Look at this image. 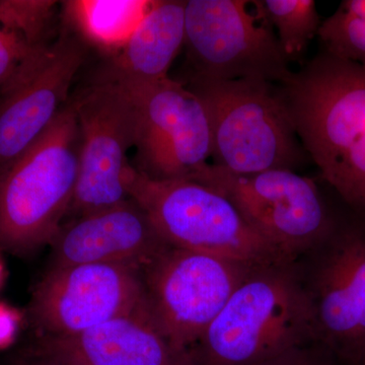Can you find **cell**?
Masks as SVG:
<instances>
[{
  "mask_svg": "<svg viewBox=\"0 0 365 365\" xmlns=\"http://www.w3.org/2000/svg\"><path fill=\"white\" fill-rule=\"evenodd\" d=\"M277 88L322 176L365 220V67L323 50Z\"/></svg>",
  "mask_w": 365,
  "mask_h": 365,
  "instance_id": "1",
  "label": "cell"
},
{
  "mask_svg": "<svg viewBox=\"0 0 365 365\" xmlns=\"http://www.w3.org/2000/svg\"><path fill=\"white\" fill-rule=\"evenodd\" d=\"M317 341L311 299L295 264L250 271L190 351L194 365H255Z\"/></svg>",
  "mask_w": 365,
  "mask_h": 365,
  "instance_id": "2",
  "label": "cell"
},
{
  "mask_svg": "<svg viewBox=\"0 0 365 365\" xmlns=\"http://www.w3.org/2000/svg\"><path fill=\"white\" fill-rule=\"evenodd\" d=\"M205 107L212 136V165L252 175L269 170H294L309 155L277 85L259 79L212 81L188 76L182 83Z\"/></svg>",
  "mask_w": 365,
  "mask_h": 365,
  "instance_id": "3",
  "label": "cell"
},
{
  "mask_svg": "<svg viewBox=\"0 0 365 365\" xmlns=\"http://www.w3.org/2000/svg\"><path fill=\"white\" fill-rule=\"evenodd\" d=\"M124 184L170 247L247 267L295 264L257 234L234 204L210 187L189 180L150 179L131 165L125 170Z\"/></svg>",
  "mask_w": 365,
  "mask_h": 365,
  "instance_id": "4",
  "label": "cell"
},
{
  "mask_svg": "<svg viewBox=\"0 0 365 365\" xmlns=\"http://www.w3.org/2000/svg\"><path fill=\"white\" fill-rule=\"evenodd\" d=\"M79 150L69 100L37 143L0 175V248L25 252L53 241L73 201Z\"/></svg>",
  "mask_w": 365,
  "mask_h": 365,
  "instance_id": "5",
  "label": "cell"
},
{
  "mask_svg": "<svg viewBox=\"0 0 365 365\" xmlns=\"http://www.w3.org/2000/svg\"><path fill=\"white\" fill-rule=\"evenodd\" d=\"M195 182L225 196L257 234L294 263L338 225L316 182L294 170L240 175L210 163Z\"/></svg>",
  "mask_w": 365,
  "mask_h": 365,
  "instance_id": "6",
  "label": "cell"
},
{
  "mask_svg": "<svg viewBox=\"0 0 365 365\" xmlns=\"http://www.w3.org/2000/svg\"><path fill=\"white\" fill-rule=\"evenodd\" d=\"M254 268L170 247L143 268L144 309L170 344L190 354Z\"/></svg>",
  "mask_w": 365,
  "mask_h": 365,
  "instance_id": "7",
  "label": "cell"
},
{
  "mask_svg": "<svg viewBox=\"0 0 365 365\" xmlns=\"http://www.w3.org/2000/svg\"><path fill=\"white\" fill-rule=\"evenodd\" d=\"M245 0H188L185 47L189 76L259 79L279 85L292 76L273 26L249 11Z\"/></svg>",
  "mask_w": 365,
  "mask_h": 365,
  "instance_id": "8",
  "label": "cell"
},
{
  "mask_svg": "<svg viewBox=\"0 0 365 365\" xmlns=\"http://www.w3.org/2000/svg\"><path fill=\"white\" fill-rule=\"evenodd\" d=\"M113 83L121 86L135 109L138 167L134 168L160 181H197L210 165L212 151L210 124L200 98L170 78Z\"/></svg>",
  "mask_w": 365,
  "mask_h": 365,
  "instance_id": "9",
  "label": "cell"
},
{
  "mask_svg": "<svg viewBox=\"0 0 365 365\" xmlns=\"http://www.w3.org/2000/svg\"><path fill=\"white\" fill-rule=\"evenodd\" d=\"M81 134L78 182L71 210L81 216L104 210L130 198L124 184L127 153L136 143L134 106L113 81L72 98Z\"/></svg>",
  "mask_w": 365,
  "mask_h": 365,
  "instance_id": "10",
  "label": "cell"
},
{
  "mask_svg": "<svg viewBox=\"0 0 365 365\" xmlns=\"http://www.w3.org/2000/svg\"><path fill=\"white\" fill-rule=\"evenodd\" d=\"M304 280L317 341L351 365L365 362V220L338 223Z\"/></svg>",
  "mask_w": 365,
  "mask_h": 365,
  "instance_id": "11",
  "label": "cell"
},
{
  "mask_svg": "<svg viewBox=\"0 0 365 365\" xmlns=\"http://www.w3.org/2000/svg\"><path fill=\"white\" fill-rule=\"evenodd\" d=\"M144 307L143 274L120 264L51 268L40 283L32 314L49 337L86 332Z\"/></svg>",
  "mask_w": 365,
  "mask_h": 365,
  "instance_id": "12",
  "label": "cell"
},
{
  "mask_svg": "<svg viewBox=\"0 0 365 365\" xmlns=\"http://www.w3.org/2000/svg\"><path fill=\"white\" fill-rule=\"evenodd\" d=\"M86 46L68 26L40 63L0 98V175L37 143L68 103Z\"/></svg>",
  "mask_w": 365,
  "mask_h": 365,
  "instance_id": "13",
  "label": "cell"
},
{
  "mask_svg": "<svg viewBox=\"0 0 365 365\" xmlns=\"http://www.w3.org/2000/svg\"><path fill=\"white\" fill-rule=\"evenodd\" d=\"M52 268L81 264H120L140 270L170 245L133 199L78 217L51 242Z\"/></svg>",
  "mask_w": 365,
  "mask_h": 365,
  "instance_id": "14",
  "label": "cell"
},
{
  "mask_svg": "<svg viewBox=\"0 0 365 365\" xmlns=\"http://www.w3.org/2000/svg\"><path fill=\"white\" fill-rule=\"evenodd\" d=\"M43 355L71 365H194L148 318L144 307L86 332L49 337Z\"/></svg>",
  "mask_w": 365,
  "mask_h": 365,
  "instance_id": "15",
  "label": "cell"
},
{
  "mask_svg": "<svg viewBox=\"0 0 365 365\" xmlns=\"http://www.w3.org/2000/svg\"><path fill=\"white\" fill-rule=\"evenodd\" d=\"M185 6L180 0L153 1L101 81L153 83L169 78L185 44Z\"/></svg>",
  "mask_w": 365,
  "mask_h": 365,
  "instance_id": "16",
  "label": "cell"
},
{
  "mask_svg": "<svg viewBox=\"0 0 365 365\" xmlns=\"http://www.w3.org/2000/svg\"><path fill=\"white\" fill-rule=\"evenodd\" d=\"M56 6L49 0H0V98L49 50Z\"/></svg>",
  "mask_w": 365,
  "mask_h": 365,
  "instance_id": "17",
  "label": "cell"
},
{
  "mask_svg": "<svg viewBox=\"0 0 365 365\" xmlns=\"http://www.w3.org/2000/svg\"><path fill=\"white\" fill-rule=\"evenodd\" d=\"M62 4L66 26L86 46H93L112 58L121 51L153 1L81 0Z\"/></svg>",
  "mask_w": 365,
  "mask_h": 365,
  "instance_id": "18",
  "label": "cell"
},
{
  "mask_svg": "<svg viewBox=\"0 0 365 365\" xmlns=\"http://www.w3.org/2000/svg\"><path fill=\"white\" fill-rule=\"evenodd\" d=\"M256 13L277 31L287 61L304 56L309 42L322 25L314 0H261L252 1Z\"/></svg>",
  "mask_w": 365,
  "mask_h": 365,
  "instance_id": "19",
  "label": "cell"
},
{
  "mask_svg": "<svg viewBox=\"0 0 365 365\" xmlns=\"http://www.w3.org/2000/svg\"><path fill=\"white\" fill-rule=\"evenodd\" d=\"M324 50L365 67V0H344L318 33Z\"/></svg>",
  "mask_w": 365,
  "mask_h": 365,
  "instance_id": "20",
  "label": "cell"
},
{
  "mask_svg": "<svg viewBox=\"0 0 365 365\" xmlns=\"http://www.w3.org/2000/svg\"><path fill=\"white\" fill-rule=\"evenodd\" d=\"M255 365H331L321 351L307 347L299 348Z\"/></svg>",
  "mask_w": 365,
  "mask_h": 365,
  "instance_id": "21",
  "label": "cell"
},
{
  "mask_svg": "<svg viewBox=\"0 0 365 365\" xmlns=\"http://www.w3.org/2000/svg\"><path fill=\"white\" fill-rule=\"evenodd\" d=\"M20 314L6 304H0V348L13 342L20 325Z\"/></svg>",
  "mask_w": 365,
  "mask_h": 365,
  "instance_id": "22",
  "label": "cell"
},
{
  "mask_svg": "<svg viewBox=\"0 0 365 365\" xmlns=\"http://www.w3.org/2000/svg\"><path fill=\"white\" fill-rule=\"evenodd\" d=\"M24 365H71L68 364H64V362L59 361L51 357L46 356V355H41L39 359L32 360V361L26 362Z\"/></svg>",
  "mask_w": 365,
  "mask_h": 365,
  "instance_id": "23",
  "label": "cell"
},
{
  "mask_svg": "<svg viewBox=\"0 0 365 365\" xmlns=\"http://www.w3.org/2000/svg\"><path fill=\"white\" fill-rule=\"evenodd\" d=\"M2 278H4V264H2L1 259H0V283H1Z\"/></svg>",
  "mask_w": 365,
  "mask_h": 365,
  "instance_id": "24",
  "label": "cell"
},
{
  "mask_svg": "<svg viewBox=\"0 0 365 365\" xmlns=\"http://www.w3.org/2000/svg\"><path fill=\"white\" fill-rule=\"evenodd\" d=\"M362 365H365V362H364V364H362Z\"/></svg>",
  "mask_w": 365,
  "mask_h": 365,
  "instance_id": "25",
  "label": "cell"
}]
</instances>
